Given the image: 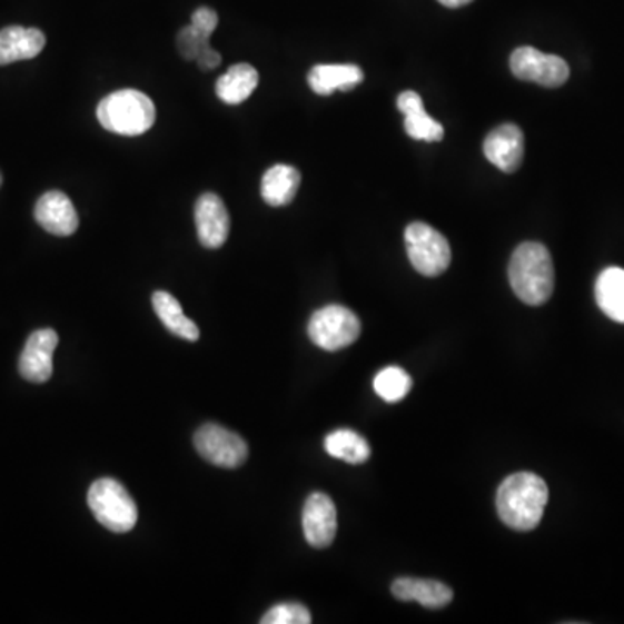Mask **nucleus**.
<instances>
[{"label":"nucleus","mask_w":624,"mask_h":624,"mask_svg":"<svg viewBox=\"0 0 624 624\" xmlns=\"http://www.w3.org/2000/svg\"><path fill=\"white\" fill-rule=\"evenodd\" d=\"M548 503V486L539 475L518 472L508 475L496 493V511L505 526L521 533L542 523Z\"/></svg>","instance_id":"1"},{"label":"nucleus","mask_w":624,"mask_h":624,"mask_svg":"<svg viewBox=\"0 0 624 624\" xmlns=\"http://www.w3.org/2000/svg\"><path fill=\"white\" fill-rule=\"evenodd\" d=\"M512 290L527 306H543L555 288L554 260L548 248L536 241L518 245L508 266Z\"/></svg>","instance_id":"2"},{"label":"nucleus","mask_w":624,"mask_h":624,"mask_svg":"<svg viewBox=\"0 0 624 624\" xmlns=\"http://www.w3.org/2000/svg\"><path fill=\"white\" fill-rule=\"evenodd\" d=\"M157 110L148 96L136 89H122L99 102L98 120L102 129L118 136H141L153 127Z\"/></svg>","instance_id":"3"},{"label":"nucleus","mask_w":624,"mask_h":624,"mask_svg":"<svg viewBox=\"0 0 624 624\" xmlns=\"http://www.w3.org/2000/svg\"><path fill=\"white\" fill-rule=\"evenodd\" d=\"M87 503L96 521L111 533H129L138 523V505L126 487L110 477L92 484L87 493Z\"/></svg>","instance_id":"4"},{"label":"nucleus","mask_w":624,"mask_h":624,"mask_svg":"<svg viewBox=\"0 0 624 624\" xmlns=\"http://www.w3.org/2000/svg\"><path fill=\"white\" fill-rule=\"evenodd\" d=\"M405 241L409 263L420 275L436 278L452 264L448 240L433 226L413 222L406 228Z\"/></svg>","instance_id":"5"},{"label":"nucleus","mask_w":624,"mask_h":624,"mask_svg":"<svg viewBox=\"0 0 624 624\" xmlns=\"http://www.w3.org/2000/svg\"><path fill=\"white\" fill-rule=\"evenodd\" d=\"M307 334L319 349L335 353L358 340L361 335V321L347 307L326 306L313 315Z\"/></svg>","instance_id":"6"},{"label":"nucleus","mask_w":624,"mask_h":624,"mask_svg":"<svg viewBox=\"0 0 624 624\" xmlns=\"http://www.w3.org/2000/svg\"><path fill=\"white\" fill-rule=\"evenodd\" d=\"M195 446L201 458L216 467H240L248 458V444L244 437L217 424H207L198 428Z\"/></svg>","instance_id":"7"},{"label":"nucleus","mask_w":624,"mask_h":624,"mask_svg":"<svg viewBox=\"0 0 624 624\" xmlns=\"http://www.w3.org/2000/svg\"><path fill=\"white\" fill-rule=\"evenodd\" d=\"M511 70L517 79L543 87H561L569 79V65L564 59L529 46L512 52Z\"/></svg>","instance_id":"8"},{"label":"nucleus","mask_w":624,"mask_h":624,"mask_svg":"<svg viewBox=\"0 0 624 624\" xmlns=\"http://www.w3.org/2000/svg\"><path fill=\"white\" fill-rule=\"evenodd\" d=\"M303 529L313 548H328L337 534V508L330 496L313 493L303 511Z\"/></svg>","instance_id":"9"},{"label":"nucleus","mask_w":624,"mask_h":624,"mask_svg":"<svg viewBox=\"0 0 624 624\" xmlns=\"http://www.w3.org/2000/svg\"><path fill=\"white\" fill-rule=\"evenodd\" d=\"M59 337L51 328L33 331L20 356V375L24 380L43 384L52 377V354Z\"/></svg>","instance_id":"10"},{"label":"nucleus","mask_w":624,"mask_h":624,"mask_svg":"<svg viewBox=\"0 0 624 624\" xmlns=\"http://www.w3.org/2000/svg\"><path fill=\"white\" fill-rule=\"evenodd\" d=\"M198 240L205 248L216 250L222 247L229 236V214L225 201L214 192H205L195 207Z\"/></svg>","instance_id":"11"},{"label":"nucleus","mask_w":624,"mask_h":624,"mask_svg":"<svg viewBox=\"0 0 624 624\" xmlns=\"http://www.w3.org/2000/svg\"><path fill=\"white\" fill-rule=\"evenodd\" d=\"M484 155L493 166L503 172L512 174L523 166L524 133L514 123L496 127L487 133L484 141Z\"/></svg>","instance_id":"12"},{"label":"nucleus","mask_w":624,"mask_h":624,"mask_svg":"<svg viewBox=\"0 0 624 624\" xmlns=\"http://www.w3.org/2000/svg\"><path fill=\"white\" fill-rule=\"evenodd\" d=\"M36 220L55 236H71L79 229V214L61 191H48L36 205Z\"/></svg>","instance_id":"13"},{"label":"nucleus","mask_w":624,"mask_h":624,"mask_svg":"<svg viewBox=\"0 0 624 624\" xmlns=\"http://www.w3.org/2000/svg\"><path fill=\"white\" fill-rule=\"evenodd\" d=\"M397 108L405 115V129L416 141L436 142L444 138V129L425 111L420 95L406 91L397 98Z\"/></svg>","instance_id":"14"},{"label":"nucleus","mask_w":624,"mask_h":624,"mask_svg":"<svg viewBox=\"0 0 624 624\" xmlns=\"http://www.w3.org/2000/svg\"><path fill=\"white\" fill-rule=\"evenodd\" d=\"M46 36L39 28L8 27L0 30V67L33 59L42 52Z\"/></svg>","instance_id":"15"},{"label":"nucleus","mask_w":624,"mask_h":624,"mask_svg":"<svg viewBox=\"0 0 624 624\" xmlns=\"http://www.w3.org/2000/svg\"><path fill=\"white\" fill-rule=\"evenodd\" d=\"M393 595L400 602H418L427 608H443L452 604L453 590L434 580L399 577L393 583Z\"/></svg>","instance_id":"16"},{"label":"nucleus","mask_w":624,"mask_h":624,"mask_svg":"<svg viewBox=\"0 0 624 624\" xmlns=\"http://www.w3.org/2000/svg\"><path fill=\"white\" fill-rule=\"evenodd\" d=\"M365 80L358 65H318L307 76L310 89L319 96H330L335 91H353Z\"/></svg>","instance_id":"17"},{"label":"nucleus","mask_w":624,"mask_h":624,"mask_svg":"<svg viewBox=\"0 0 624 624\" xmlns=\"http://www.w3.org/2000/svg\"><path fill=\"white\" fill-rule=\"evenodd\" d=\"M299 170L290 166H275L264 174L260 182V195L271 207H285L294 201L299 191Z\"/></svg>","instance_id":"18"},{"label":"nucleus","mask_w":624,"mask_h":624,"mask_svg":"<svg viewBox=\"0 0 624 624\" xmlns=\"http://www.w3.org/2000/svg\"><path fill=\"white\" fill-rule=\"evenodd\" d=\"M595 299L607 318L624 325V269L607 267L598 275Z\"/></svg>","instance_id":"19"},{"label":"nucleus","mask_w":624,"mask_h":624,"mask_svg":"<svg viewBox=\"0 0 624 624\" xmlns=\"http://www.w3.org/2000/svg\"><path fill=\"white\" fill-rule=\"evenodd\" d=\"M259 83V73L248 63H238L229 68L216 83V95L226 105H241L250 98Z\"/></svg>","instance_id":"20"},{"label":"nucleus","mask_w":624,"mask_h":624,"mask_svg":"<svg viewBox=\"0 0 624 624\" xmlns=\"http://www.w3.org/2000/svg\"><path fill=\"white\" fill-rule=\"evenodd\" d=\"M151 300H153L155 313L170 334L189 341H197L200 338L198 326L191 319L186 318L181 304L174 295H170L169 291H155Z\"/></svg>","instance_id":"21"},{"label":"nucleus","mask_w":624,"mask_h":624,"mask_svg":"<svg viewBox=\"0 0 624 624\" xmlns=\"http://www.w3.org/2000/svg\"><path fill=\"white\" fill-rule=\"evenodd\" d=\"M325 449L328 455L350 465L365 464L372 456L368 440L349 428H340V430L328 434L325 439Z\"/></svg>","instance_id":"22"},{"label":"nucleus","mask_w":624,"mask_h":624,"mask_svg":"<svg viewBox=\"0 0 624 624\" xmlns=\"http://www.w3.org/2000/svg\"><path fill=\"white\" fill-rule=\"evenodd\" d=\"M413 380L405 369L389 366L378 372L374 380V389L387 403L405 399L412 390Z\"/></svg>","instance_id":"23"},{"label":"nucleus","mask_w":624,"mask_h":624,"mask_svg":"<svg viewBox=\"0 0 624 624\" xmlns=\"http://www.w3.org/2000/svg\"><path fill=\"white\" fill-rule=\"evenodd\" d=\"M309 608L304 607L303 604L291 602V604H278L269 608L264 614L260 623L263 624H309L310 623Z\"/></svg>","instance_id":"24"},{"label":"nucleus","mask_w":624,"mask_h":624,"mask_svg":"<svg viewBox=\"0 0 624 624\" xmlns=\"http://www.w3.org/2000/svg\"><path fill=\"white\" fill-rule=\"evenodd\" d=\"M208 39L210 37H205L204 33L198 32L197 28L189 24V27L182 28L179 36H177V49H179L186 61H192V59H198V56L205 49L210 48Z\"/></svg>","instance_id":"25"},{"label":"nucleus","mask_w":624,"mask_h":624,"mask_svg":"<svg viewBox=\"0 0 624 624\" xmlns=\"http://www.w3.org/2000/svg\"><path fill=\"white\" fill-rule=\"evenodd\" d=\"M191 24L197 28L198 32L204 33L205 37H210L219 24V17L217 12L210 8H198L191 14Z\"/></svg>","instance_id":"26"},{"label":"nucleus","mask_w":624,"mask_h":624,"mask_svg":"<svg viewBox=\"0 0 624 624\" xmlns=\"http://www.w3.org/2000/svg\"><path fill=\"white\" fill-rule=\"evenodd\" d=\"M197 61H198V67H200L201 70L208 71L219 67L220 61H222V58H220L219 52L214 51L212 48H208L205 49V51L201 52L200 56H198Z\"/></svg>","instance_id":"27"},{"label":"nucleus","mask_w":624,"mask_h":624,"mask_svg":"<svg viewBox=\"0 0 624 624\" xmlns=\"http://www.w3.org/2000/svg\"><path fill=\"white\" fill-rule=\"evenodd\" d=\"M440 4L446 6V8H464V6L471 4L472 0H439Z\"/></svg>","instance_id":"28"},{"label":"nucleus","mask_w":624,"mask_h":624,"mask_svg":"<svg viewBox=\"0 0 624 624\" xmlns=\"http://www.w3.org/2000/svg\"><path fill=\"white\" fill-rule=\"evenodd\" d=\"M0 186H2V176H0Z\"/></svg>","instance_id":"29"}]
</instances>
